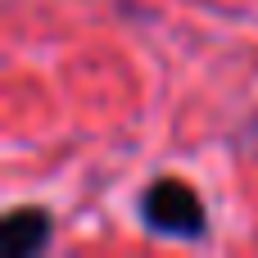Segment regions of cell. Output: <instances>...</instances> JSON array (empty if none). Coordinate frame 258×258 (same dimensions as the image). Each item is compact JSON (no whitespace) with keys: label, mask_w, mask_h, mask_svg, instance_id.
I'll use <instances>...</instances> for the list:
<instances>
[{"label":"cell","mask_w":258,"mask_h":258,"mask_svg":"<svg viewBox=\"0 0 258 258\" xmlns=\"http://www.w3.org/2000/svg\"><path fill=\"white\" fill-rule=\"evenodd\" d=\"M141 218L159 236H177V240H200L204 236V204H200V195L186 181H172V177H163V181H154L145 190Z\"/></svg>","instance_id":"6da1fadb"},{"label":"cell","mask_w":258,"mask_h":258,"mask_svg":"<svg viewBox=\"0 0 258 258\" xmlns=\"http://www.w3.org/2000/svg\"><path fill=\"white\" fill-rule=\"evenodd\" d=\"M50 213L45 209H14L0 222V249L5 258H36L50 245Z\"/></svg>","instance_id":"7a4b0ae2"}]
</instances>
